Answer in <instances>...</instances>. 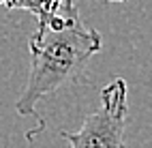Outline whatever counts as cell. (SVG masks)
Listing matches in <instances>:
<instances>
[{"instance_id": "1", "label": "cell", "mask_w": 152, "mask_h": 148, "mask_svg": "<svg viewBox=\"0 0 152 148\" xmlns=\"http://www.w3.org/2000/svg\"><path fill=\"white\" fill-rule=\"evenodd\" d=\"M101 47V32L82 22L73 0H64L54 15L39 19L37 32L28 41L30 71L24 92L15 101L17 114L32 116L41 131L45 125L37 114V103L75 82Z\"/></svg>"}, {"instance_id": "2", "label": "cell", "mask_w": 152, "mask_h": 148, "mask_svg": "<svg viewBox=\"0 0 152 148\" xmlns=\"http://www.w3.org/2000/svg\"><path fill=\"white\" fill-rule=\"evenodd\" d=\"M126 80L114 77L101 90V103L79 131H60L71 148H124V129L129 116Z\"/></svg>"}, {"instance_id": "3", "label": "cell", "mask_w": 152, "mask_h": 148, "mask_svg": "<svg viewBox=\"0 0 152 148\" xmlns=\"http://www.w3.org/2000/svg\"><path fill=\"white\" fill-rule=\"evenodd\" d=\"M62 4H64V0H0V7L24 9V11L34 13L37 19H45L49 15H54Z\"/></svg>"}, {"instance_id": "4", "label": "cell", "mask_w": 152, "mask_h": 148, "mask_svg": "<svg viewBox=\"0 0 152 148\" xmlns=\"http://www.w3.org/2000/svg\"><path fill=\"white\" fill-rule=\"evenodd\" d=\"M107 2H126V0H107Z\"/></svg>"}]
</instances>
